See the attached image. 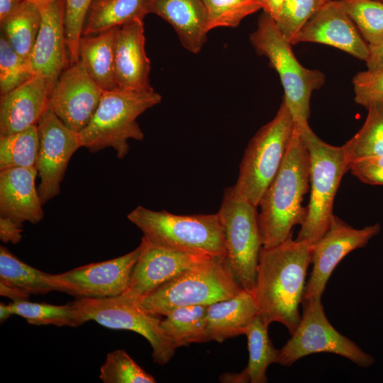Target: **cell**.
<instances>
[{"instance_id": "obj_46", "label": "cell", "mask_w": 383, "mask_h": 383, "mask_svg": "<svg viewBox=\"0 0 383 383\" xmlns=\"http://www.w3.org/2000/svg\"><path fill=\"white\" fill-rule=\"evenodd\" d=\"M33 1H36V2L38 3L39 4H44V3L50 1H52V0H33Z\"/></svg>"}, {"instance_id": "obj_13", "label": "cell", "mask_w": 383, "mask_h": 383, "mask_svg": "<svg viewBox=\"0 0 383 383\" xmlns=\"http://www.w3.org/2000/svg\"><path fill=\"white\" fill-rule=\"evenodd\" d=\"M39 149L35 164L43 204L60 192L68 162L82 146L78 133L69 128L52 111L47 109L37 123Z\"/></svg>"}, {"instance_id": "obj_41", "label": "cell", "mask_w": 383, "mask_h": 383, "mask_svg": "<svg viewBox=\"0 0 383 383\" xmlns=\"http://www.w3.org/2000/svg\"><path fill=\"white\" fill-rule=\"evenodd\" d=\"M23 224L0 216V239L4 243L16 244L22 239Z\"/></svg>"}, {"instance_id": "obj_7", "label": "cell", "mask_w": 383, "mask_h": 383, "mask_svg": "<svg viewBox=\"0 0 383 383\" xmlns=\"http://www.w3.org/2000/svg\"><path fill=\"white\" fill-rule=\"evenodd\" d=\"M299 130L309 152L311 192L307 215L296 239L313 245L331 226L335 194L344 174L349 170L350 161L345 143L341 146L330 145L318 137L309 126Z\"/></svg>"}, {"instance_id": "obj_37", "label": "cell", "mask_w": 383, "mask_h": 383, "mask_svg": "<svg viewBox=\"0 0 383 383\" xmlns=\"http://www.w3.org/2000/svg\"><path fill=\"white\" fill-rule=\"evenodd\" d=\"M327 0H285L276 23L291 43L303 25Z\"/></svg>"}, {"instance_id": "obj_25", "label": "cell", "mask_w": 383, "mask_h": 383, "mask_svg": "<svg viewBox=\"0 0 383 383\" xmlns=\"http://www.w3.org/2000/svg\"><path fill=\"white\" fill-rule=\"evenodd\" d=\"M48 273L18 259L0 246V294L13 301L26 300L30 295L46 294L52 289L46 282Z\"/></svg>"}, {"instance_id": "obj_9", "label": "cell", "mask_w": 383, "mask_h": 383, "mask_svg": "<svg viewBox=\"0 0 383 383\" xmlns=\"http://www.w3.org/2000/svg\"><path fill=\"white\" fill-rule=\"evenodd\" d=\"M257 209L231 186L224 191L217 212L223 229L227 262L240 287L252 294L263 248Z\"/></svg>"}, {"instance_id": "obj_18", "label": "cell", "mask_w": 383, "mask_h": 383, "mask_svg": "<svg viewBox=\"0 0 383 383\" xmlns=\"http://www.w3.org/2000/svg\"><path fill=\"white\" fill-rule=\"evenodd\" d=\"M140 253L127 290L122 294L138 301L184 270L211 257L157 245L143 236Z\"/></svg>"}, {"instance_id": "obj_35", "label": "cell", "mask_w": 383, "mask_h": 383, "mask_svg": "<svg viewBox=\"0 0 383 383\" xmlns=\"http://www.w3.org/2000/svg\"><path fill=\"white\" fill-rule=\"evenodd\" d=\"M99 379L104 383H155V379L140 367L125 350L107 354L100 367Z\"/></svg>"}, {"instance_id": "obj_44", "label": "cell", "mask_w": 383, "mask_h": 383, "mask_svg": "<svg viewBox=\"0 0 383 383\" xmlns=\"http://www.w3.org/2000/svg\"><path fill=\"white\" fill-rule=\"evenodd\" d=\"M264 12L270 15L275 21L278 19L285 0H262Z\"/></svg>"}, {"instance_id": "obj_40", "label": "cell", "mask_w": 383, "mask_h": 383, "mask_svg": "<svg viewBox=\"0 0 383 383\" xmlns=\"http://www.w3.org/2000/svg\"><path fill=\"white\" fill-rule=\"evenodd\" d=\"M352 174L371 185H383V155L355 161L350 165Z\"/></svg>"}, {"instance_id": "obj_19", "label": "cell", "mask_w": 383, "mask_h": 383, "mask_svg": "<svg viewBox=\"0 0 383 383\" xmlns=\"http://www.w3.org/2000/svg\"><path fill=\"white\" fill-rule=\"evenodd\" d=\"M150 61L145 51L143 20L138 19L118 28L115 44V75L117 87L148 91Z\"/></svg>"}, {"instance_id": "obj_22", "label": "cell", "mask_w": 383, "mask_h": 383, "mask_svg": "<svg viewBox=\"0 0 383 383\" xmlns=\"http://www.w3.org/2000/svg\"><path fill=\"white\" fill-rule=\"evenodd\" d=\"M146 9L171 25L186 50L201 51L209 32L203 0H146Z\"/></svg>"}, {"instance_id": "obj_21", "label": "cell", "mask_w": 383, "mask_h": 383, "mask_svg": "<svg viewBox=\"0 0 383 383\" xmlns=\"http://www.w3.org/2000/svg\"><path fill=\"white\" fill-rule=\"evenodd\" d=\"M0 216L23 224H35L44 216L43 203L35 187V167L0 170Z\"/></svg>"}, {"instance_id": "obj_5", "label": "cell", "mask_w": 383, "mask_h": 383, "mask_svg": "<svg viewBox=\"0 0 383 383\" xmlns=\"http://www.w3.org/2000/svg\"><path fill=\"white\" fill-rule=\"evenodd\" d=\"M151 243L171 250L211 257L226 256L218 213L177 215L138 206L127 215Z\"/></svg>"}, {"instance_id": "obj_8", "label": "cell", "mask_w": 383, "mask_h": 383, "mask_svg": "<svg viewBox=\"0 0 383 383\" xmlns=\"http://www.w3.org/2000/svg\"><path fill=\"white\" fill-rule=\"evenodd\" d=\"M294 128L293 116L283 100L275 116L260 128L245 150L233 187L256 206L282 165Z\"/></svg>"}, {"instance_id": "obj_11", "label": "cell", "mask_w": 383, "mask_h": 383, "mask_svg": "<svg viewBox=\"0 0 383 383\" xmlns=\"http://www.w3.org/2000/svg\"><path fill=\"white\" fill-rule=\"evenodd\" d=\"M302 305L300 323L286 344L279 350L278 364L291 366L298 360L318 353L340 355L360 367H369L375 362L373 356L331 325L325 314L321 297L304 299Z\"/></svg>"}, {"instance_id": "obj_47", "label": "cell", "mask_w": 383, "mask_h": 383, "mask_svg": "<svg viewBox=\"0 0 383 383\" xmlns=\"http://www.w3.org/2000/svg\"><path fill=\"white\" fill-rule=\"evenodd\" d=\"M379 1H383V0H379Z\"/></svg>"}, {"instance_id": "obj_34", "label": "cell", "mask_w": 383, "mask_h": 383, "mask_svg": "<svg viewBox=\"0 0 383 383\" xmlns=\"http://www.w3.org/2000/svg\"><path fill=\"white\" fill-rule=\"evenodd\" d=\"M208 15L209 31L235 28L247 16L262 9V0H203Z\"/></svg>"}, {"instance_id": "obj_30", "label": "cell", "mask_w": 383, "mask_h": 383, "mask_svg": "<svg viewBox=\"0 0 383 383\" xmlns=\"http://www.w3.org/2000/svg\"><path fill=\"white\" fill-rule=\"evenodd\" d=\"M362 128L346 143L350 165L357 160L383 155V101L370 103Z\"/></svg>"}, {"instance_id": "obj_10", "label": "cell", "mask_w": 383, "mask_h": 383, "mask_svg": "<svg viewBox=\"0 0 383 383\" xmlns=\"http://www.w3.org/2000/svg\"><path fill=\"white\" fill-rule=\"evenodd\" d=\"M70 304L79 325L94 321L106 328L128 330L143 336L152 348V357L160 365L167 364L176 348L161 327L160 316L142 309L123 294L104 298H77Z\"/></svg>"}, {"instance_id": "obj_16", "label": "cell", "mask_w": 383, "mask_h": 383, "mask_svg": "<svg viewBox=\"0 0 383 383\" xmlns=\"http://www.w3.org/2000/svg\"><path fill=\"white\" fill-rule=\"evenodd\" d=\"M40 5L41 24L29 61L34 76L44 78L50 94L70 62L65 27V0Z\"/></svg>"}, {"instance_id": "obj_42", "label": "cell", "mask_w": 383, "mask_h": 383, "mask_svg": "<svg viewBox=\"0 0 383 383\" xmlns=\"http://www.w3.org/2000/svg\"><path fill=\"white\" fill-rule=\"evenodd\" d=\"M369 55L365 61L369 70L383 69V40L374 45H368Z\"/></svg>"}, {"instance_id": "obj_20", "label": "cell", "mask_w": 383, "mask_h": 383, "mask_svg": "<svg viewBox=\"0 0 383 383\" xmlns=\"http://www.w3.org/2000/svg\"><path fill=\"white\" fill-rule=\"evenodd\" d=\"M50 90L46 80L33 76L18 87L1 96L0 135L20 132L37 125L48 109Z\"/></svg>"}, {"instance_id": "obj_43", "label": "cell", "mask_w": 383, "mask_h": 383, "mask_svg": "<svg viewBox=\"0 0 383 383\" xmlns=\"http://www.w3.org/2000/svg\"><path fill=\"white\" fill-rule=\"evenodd\" d=\"M27 0H0V22H2Z\"/></svg>"}, {"instance_id": "obj_23", "label": "cell", "mask_w": 383, "mask_h": 383, "mask_svg": "<svg viewBox=\"0 0 383 383\" xmlns=\"http://www.w3.org/2000/svg\"><path fill=\"white\" fill-rule=\"evenodd\" d=\"M258 316V307L252 293L243 289L235 296L207 306V342L221 343L245 335L253 319Z\"/></svg>"}, {"instance_id": "obj_6", "label": "cell", "mask_w": 383, "mask_h": 383, "mask_svg": "<svg viewBox=\"0 0 383 383\" xmlns=\"http://www.w3.org/2000/svg\"><path fill=\"white\" fill-rule=\"evenodd\" d=\"M250 41L256 52L266 57L277 72L284 89L283 100L295 125L299 129L309 126L311 96L314 90L324 84V74L318 70L308 69L297 60L291 43L265 12L259 18Z\"/></svg>"}, {"instance_id": "obj_15", "label": "cell", "mask_w": 383, "mask_h": 383, "mask_svg": "<svg viewBox=\"0 0 383 383\" xmlns=\"http://www.w3.org/2000/svg\"><path fill=\"white\" fill-rule=\"evenodd\" d=\"M103 92L77 62L70 65L58 77L49 95L48 109L79 133L93 117Z\"/></svg>"}, {"instance_id": "obj_4", "label": "cell", "mask_w": 383, "mask_h": 383, "mask_svg": "<svg viewBox=\"0 0 383 383\" xmlns=\"http://www.w3.org/2000/svg\"><path fill=\"white\" fill-rule=\"evenodd\" d=\"M161 101V95L153 89L136 91L116 87L104 91L91 121L78 133L82 146L91 152L112 148L116 157L123 159L128 153L130 139L144 138L137 118Z\"/></svg>"}, {"instance_id": "obj_2", "label": "cell", "mask_w": 383, "mask_h": 383, "mask_svg": "<svg viewBox=\"0 0 383 383\" xmlns=\"http://www.w3.org/2000/svg\"><path fill=\"white\" fill-rule=\"evenodd\" d=\"M309 168V150L295 125L282 165L257 206L263 248L284 242L292 234L294 226L304 223L307 207L302 201L310 187Z\"/></svg>"}, {"instance_id": "obj_26", "label": "cell", "mask_w": 383, "mask_h": 383, "mask_svg": "<svg viewBox=\"0 0 383 383\" xmlns=\"http://www.w3.org/2000/svg\"><path fill=\"white\" fill-rule=\"evenodd\" d=\"M148 14L146 0H94L82 35H93L119 27Z\"/></svg>"}, {"instance_id": "obj_28", "label": "cell", "mask_w": 383, "mask_h": 383, "mask_svg": "<svg viewBox=\"0 0 383 383\" xmlns=\"http://www.w3.org/2000/svg\"><path fill=\"white\" fill-rule=\"evenodd\" d=\"M208 305L176 308L162 319L160 325L174 347L207 342L206 311Z\"/></svg>"}, {"instance_id": "obj_36", "label": "cell", "mask_w": 383, "mask_h": 383, "mask_svg": "<svg viewBox=\"0 0 383 383\" xmlns=\"http://www.w3.org/2000/svg\"><path fill=\"white\" fill-rule=\"evenodd\" d=\"M34 76L29 59L16 52L0 35V95L4 96Z\"/></svg>"}, {"instance_id": "obj_31", "label": "cell", "mask_w": 383, "mask_h": 383, "mask_svg": "<svg viewBox=\"0 0 383 383\" xmlns=\"http://www.w3.org/2000/svg\"><path fill=\"white\" fill-rule=\"evenodd\" d=\"M38 149L37 125L13 134L0 135V170L35 167Z\"/></svg>"}, {"instance_id": "obj_1", "label": "cell", "mask_w": 383, "mask_h": 383, "mask_svg": "<svg viewBox=\"0 0 383 383\" xmlns=\"http://www.w3.org/2000/svg\"><path fill=\"white\" fill-rule=\"evenodd\" d=\"M312 253V244L293 239L292 234L275 246L262 248L253 295L258 316L267 325L279 322L290 335L297 328Z\"/></svg>"}, {"instance_id": "obj_45", "label": "cell", "mask_w": 383, "mask_h": 383, "mask_svg": "<svg viewBox=\"0 0 383 383\" xmlns=\"http://www.w3.org/2000/svg\"><path fill=\"white\" fill-rule=\"evenodd\" d=\"M13 313L11 311V309L9 304H5L4 303H1L0 304V320L2 323L7 318H9Z\"/></svg>"}, {"instance_id": "obj_39", "label": "cell", "mask_w": 383, "mask_h": 383, "mask_svg": "<svg viewBox=\"0 0 383 383\" xmlns=\"http://www.w3.org/2000/svg\"><path fill=\"white\" fill-rule=\"evenodd\" d=\"M355 102L364 107L370 103L383 101V69L357 73L353 78Z\"/></svg>"}, {"instance_id": "obj_27", "label": "cell", "mask_w": 383, "mask_h": 383, "mask_svg": "<svg viewBox=\"0 0 383 383\" xmlns=\"http://www.w3.org/2000/svg\"><path fill=\"white\" fill-rule=\"evenodd\" d=\"M0 24L1 33L12 49L29 59L41 24L40 5L27 0Z\"/></svg>"}, {"instance_id": "obj_12", "label": "cell", "mask_w": 383, "mask_h": 383, "mask_svg": "<svg viewBox=\"0 0 383 383\" xmlns=\"http://www.w3.org/2000/svg\"><path fill=\"white\" fill-rule=\"evenodd\" d=\"M140 253L139 246L111 260L90 263L60 274H48L46 282L52 291L76 298L118 296L128 289Z\"/></svg>"}, {"instance_id": "obj_17", "label": "cell", "mask_w": 383, "mask_h": 383, "mask_svg": "<svg viewBox=\"0 0 383 383\" xmlns=\"http://www.w3.org/2000/svg\"><path fill=\"white\" fill-rule=\"evenodd\" d=\"M316 43L334 47L366 61L368 44L344 10L340 0L326 2L303 25L292 41Z\"/></svg>"}, {"instance_id": "obj_38", "label": "cell", "mask_w": 383, "mask_h": 383, "mask_svg": "<svg viewBox=\"0 0 383 383\" xmlns=\"http://www.w3.org/2000/svg\"><path fill=\"white\" fill-rule=\"evenodd\" d=\"M94 0H65V27L70 64L79 62V44Z\"/></svg>"}, {"instance_id": "obj_3", "label": "cell", "mask_w": 383, "mask_h": 383, "mask_svg": "<svg viewBox=\"0 0 383 383\" xmlns=\"http://www.w3.org/2000/svg\"><path fill=\"white\" fill-rule=\"evenodd\" d=\"M243 289L235 279L226 256L209 257L136 302L146 312L161 317L178 307L209 305L232 298Z\"/></svg>"}, {"instance_id": "obj_32", "label": "cell", "mask_w": 383, "mask_h": 383, "mask_svg": "<svg viewBox=\"0 0 383 383\" xmlns=\"http://www.w3.org/2000/svg\"><path fill=\"white\" fill-rule=\"evenodd\" d=\"M9 306L13 315L21 316L32 325L58 327L80 326L78 315L70 302L65 305H52L30 302L26 299L13 301Z\"/></svg>"}, {"instance_id": "obj_33", "label": "cell", "mask_w": 383, "mask_h": 383, "mask_svg": "<svg viewBox=\"0 0 383 383\" xmlns=\"http://www.w3.org/2000/svg\"><path fill=\"white\" fill-rule=\"evenodd\" d=\"M368 45L383 40V1L379 0H340Z\"/></svg>"}, {"instance_id": "obj_14", "label": "cell", "mask_w": 383, "mask_h": 383, "mask_svg": "<svg viewBox=\"0 0 383 383\" xmlns=\"http://www.w3.org/2000/svg\"><path fill=\"white\" fill-rule=\"evenodd\" d=\"M380 230L379 223L355 228L334 215L328 230L313 245V267L303 300L322 297L331 274L342 259L365 247Z\"/></svg>"}, {"instance_id": "obj_24", "label": "cell", "mask_w": 383, "mask_h": 383, "mask_svg": "<svg viewBox=\"0 0 383 383\" xmlns=\"http://www.w3.org/2000/svg\"><path fill=\"white\" fill-rule=\"evenodd\" d=\"M119 27L96 35H82L79 40V62L104 91L117 87L115 75V44Z\"/></svg>"}, {"instance_id": "obj_29", "label": "cell", "mask_w": 383, "mask_h": 383, "mask_svg": "<svg viewBox=\"0 0 383 383\" xmlns=\"http://www.w3.org/2000/svg\"><path fill=\"white\" fill-rule=\"evenodd\" d=\"M268 326L257 316L245 331L249 360L242 372L248 382H267L266 372L268 367L272 363H277L279 350L274 347L269 338Z\"/></svg>"}]
</instances>
